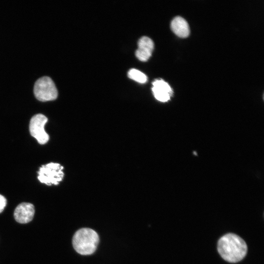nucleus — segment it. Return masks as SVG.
<instances>
[{
	"instance_id": "1",
	"label": "nucleus",
	"mask_w": 264,
	"mask_h": 264,
	"mask_svg": "<svg viewBox=\"0 0 264 264\" xmlns=\"http://www.w3.org/2000/svg\"><path fill=\"white\" fill-rule=\"evenodd\" d=\"M218 250L226 261L237 263L245 256L247 247L242 238L235 234L229 233L223 235L219 240Z\"/></svg>"
},
{
	"instance_id": "2",
	"label": "nucleus",
	"mask_w": 264,
	"mask_h": 264,
	"mask_svg": "<svg viewBox=\"0 0 264 264\" xmlns=\"http://www.w3.org/2000/svg\"><path fill=\"white\" fill-rule=\"evenodd\" d=\"M99 236L93 230L84 228L76 232L72 239V244L75 251L83 255L93 253L99 243Z\"/></svg>"
},
{
	"instance_id": "3",
	"label": "nucleus",
	"mask_w": 264,
	"mask_h": 264,
	"mask_svg": "<svg viewBox=\"0 0 264 264\" xmlns=\"http://www.w3.org/2000/svg\"><path fill=\"white\" fill-rule=\"evenodd\" d=\"M63 169L61 164L57 163L42 165L38 172V178L41 182L47 185H58L64 178Z\"/></svg>"
},
{
	"instance_id": "4",
	"label": "nucleus",
	"mask_w": 264,
	"mask_h": 264,
	"mask_svg": "<svg viewBox=\"0 0 264 264\" xmlns=\"http://www.w3.org/2000/svg\"><path fill=\"white\" fill-rule=\"evenodd\" d=\"M34 92L36 98L41 101L53 100L57 98L58 91L52 79L44 76L38 79L35 83Z\"/></svg>"
},
{
	"instance_id": "5",
	"label": "nucleus",
	"mask_w": 264,
	"mask_h": 264,
	"mask_svg": "<svg viewBox=\"0 0 264 264\" xmlns=\"http://www.w3.org/2000/svg\"><path fill=\"white\" fill-rule=\"evenodd\" d=\"M47 121V117L42 114H36L30 120L29 124L30 134L40 144H45L49 138L44 128Z\"/></svg>"
},
{
	"instance_id": "6",
	"label": "nucleus",
	"mask_w": 264,
	"mask_h": 264,
	"mask_svg": "<svg viewBox=\"0 0 264 264\" xmlns=\"http://www.w3.org/2000/svg\"><path fill=\"white\" fill-rule=\"evenodd\" d=\"M152 91L157 100L165 102L170 100L173 90L170 85L161 79L155 80L153 83Z\"/></svg>"
},
{
	"instance_id": "7",
	"label": "nucleus",
	"mask_w": 264,
	"mask_h": 264,
	"mask_svg": "<svg viewBox=\"0 0 264 264\" xmlns=\"http://www.w3.org/2000/svg\"><path fill=\"white\" fill-rule=\"evenodd\" d=\"M34 213V206L32 204L23 202L19 204L16 208L14 216L17 222L26 223L32 220Z\"/></svg>"
},
{
	"instance_id": "8",
	"label": "nucleus",
	"mask_w": 264,
	"mask_h": 264,
	"mask_svg": "<svg viewBox=\"0 0 264 264\" xmlns=\"http://www.w3.org/2000/svg\"><path fill=\"white\" fill-rule=\"evenodd\" d=\"M154 48L153 40L148 37L143 36L138 42V48L135 52L136 57L140 61L146 62L151 56Z\"/></svg>"
},
{
	"instance_id": "9",
	"label": "nucleus",
	"mask_w": 264,
	"mask_h": 264,
	"mask_svg": "<svg viewBox=\"0 0 264 264\" xmlns=\"http://www.w3.org/2000/svg\"><path fill=\"white\" fill-rule=\"evenodd\" d=\"M171 27L173 32L180 38H186L190 33L189 26L187 21L183 18L177 16L172 21Z\"/></svg>"
},
{
	"instance_id": "10",
	"label": "nucleus",
	"mask_w": 264,
	"mask_h": 264,
	"mask_svg": "<svg viewBox=\"0 0 264 264\" xmlns=\"http://www.w3.org/2000/svg\"><path fill=\"white\" fill-rule=\"evenodd\" d=\"M128 76L130 79L140 83H145L147 81V76L135 68L131 69L128 72Z\"/></svg>"
},
{
	"instance_id": "11",
	"label": "nucleus",
	"mask_w": 264,
	"mask_h": 264,
	"mask_svg": "<svg viewBox=\"0 0 264 264\" xmlns=\"http://www.w3.org/2000/svg\"><path fill=\"white\" fill-rule=\"evenodd\" d=\"M6 205V199L1 195H0V213H1Z\"/></svg>"
}]
</instances>
